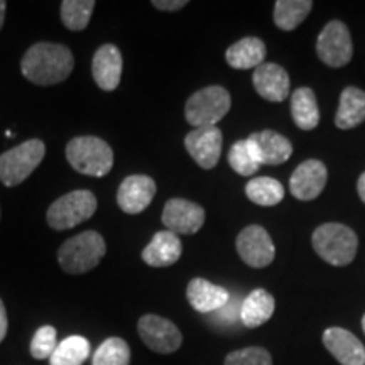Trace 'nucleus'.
I'll list each match as a JSON object with an SVG mask.
<instances>
[{
	"instance_id": "nucleus-1",
	"label": "nucleus",
	"mask_w": 365,
	"mask_h": 365,
	"mask_svg": "<svg viewBox=\"0 0 365 365\" xmlns=\"http://www.w3.org/2000/svg\"><path fill=\"white\" fill-rule=\"evenodd\" d=\"M75 68L70 48L58 43H36L21 61V71L31 83L49 86L65 81Z\"/></svg>"
},
{
	"instance_id": "nucleus-2",
	"label": "nucleus",
	"mask_w": 365,
	"mask_h": 365,
	"mask_svg": "<svg viewBox=\"0 0 365 365\" xmlns=\"http://www.w3.org/2000/svg\"><path fill=\"white\" fill-rule=\"evenodd\" d=\"M312 244L323 261L344 267L352 264L357 255L359 237L344 223H323L313 232Z\"/></svg>"
},
{
	"instance_id": "nucleus-3",
	"label": "nucleus",
	"mask_w": 365,
	"mask_h": 365,
	"mask_svg": "<svg viewBox=\"0 0 365 365\" xmlns=\"http://www.w3.org/2000/svg\"><path fill=\"white\" fill-rule=\"evenodd\" d=\"M105 252L107 244L103 237L95 230H86L63 242L58 250V262L65 272L78 276L97 267Z\"/></svg>"
},
{
	"instance_id": "nucleus-4",
	"label": "nucleus",
	"mask_w": 365,
	"mask_h": 365,
	"mask_svg": "<svg viewBox=\"0 0 365 365\" xmlns=\"http://www.w3.org/2000/svg\"><path fill=\"white\" fill-rule=\"evenodd\" d=\"M66 159L81 175L102 178L112 170L113 150L100 137L80 135L66 144Z\"/></svg>"
},
{
	"instance_id": "nucleus-5",
	"label": "nucleus",
	"mask_w": 365,
	"mask_h": 365,
	"mask_svg": "<svg viewBox=\"0 0 365 365\" xmlns=\"http://www.w3.org/2000/svg\"><path fill=\"white\" fill-rule=\"evenodd\" d=\"M232 98L223 86L212 85L195 91L185 105V117L195 129L217 127L218 122L230 112Z\"/></svg>"
},
{
	"instance_id": "nucleus-6",
	"label": "nucleus",
	"mask_w": 365,
	"mask_h": 365,
	"mask_svg": "<svg viewBox=\"0 0 365 365\" xmlns=\"http://www.w3.org/2000/svg\"><path fill=\"white\" fill-rule=\"evenodd\" d=\"M46 145L41 139H29L26 143L0 154V181L12 188L21 185L33 175L44 159Z\"/></svg>"
},
{
	"instance_id": "nucleus-7",
	"label": "nucleus",
	"mask_w": 365,
	"mask_h": 365,
	"mask_svg": "<svg viewBox=\"0 0 365 365\" xmlns=\"http://www.w3.org/2000/svg\"><path fill=\"white\" fill-rule=\"evenodd\" d=\"M97 196L88 190H76L66 193L54 202L46 213L48 225L54 230H68L95 215Z\"/></svg>"
},
{
	"instance_id": "nucleus-8",
	"label": "nucleus",
	"mask_w": 365,
	"mask_h": 365,
	"mask_svg": "<svg viewBox=\"0 0 365 365\" xmlns=\"http://www.w3.org/2000/svg\"><path fill=\"white\" fill-rule=\"evenodd\" d=\"M318 58L330 68H341L352 59V36L341 21H330L323 27L317 41Z\"/></svg>"
},
{
	"instance_id": "nucleus-9",
	"label": "nucleus",
	"mask_w": 365,
	"mask_h": 365,
	"mask_svg": "<svg viewBox=\"0 0 365 365\" xmlns=\"http://www.w3.org/2000/svg\"><path fill=\"white\" fill-rule=\"evenodd\" d=\"M140 340L149 350L156 354H173L180 350L182 335L171 319L158 317V314H144L137 323Z\"/></svg>"
},
{
	"instance_id": "nucleus-10",
	"label": "nucleus",
	"mask_w": 365,
	"mask_h": 365,
	"mask_svg": "<svg viewBox=\"0 0 365 365\" xmlns=\"http://www.w3.org/2000/svg\"><path fill=\"white\" fill-rule=\"evenodd\" d=\"M237 252L247 266L262 269L276 257V247L269 232L261 225H249L240 232L235 242Z\"/></svg>"
},
{
	"instance_id": "nucleus-11",
	"label": "nucleus",
	"mask_w": 365,
	"mask_h": 365,
	"mask_svg": "<svg viewBox=\"0 0 365 365\" xmlns=\"http://www.w3.org/2000/svg\"><path fill=\"white\" fill-rule=\"evenodd\" d=\"M163 223L176 235L196 234L205 223V210L190 200L171 198L164 205Z\"/></svg>"
},
{
	"instance_id": "nucleus-12",
	"label": "nucleus",
	"mask_w": 365,
	"mask_h": 365,
	"mask_svg": "<svg viewBox=\"0 0 365 365\" xmlns=\"http://www.w3.org/2000/svg\"><path fill=\"white\" fill-rule=\"evenodd\" d=\"M223 134L217 127L193 129L185 137V148L203 170H213L220 161Z\"/></svg>"
},
{
	"instance_id": "nucleus-13",
	"label": "nucleus",
	"mask_w": 365,
	"mask_h": 365,
	"mask_svg": "<svg viewBox=\"0 0 365 365\" xmlns=\"http://www.w3.org/2000/svg\"><path fill=\"white\" fill-rule=\"evenodd\" d=\"M328 180L327 166L318 159H308L293 171L289 180V191L296 200L312 202L325 190Z\"/></svg>"
},
{
	"instance_id": "nucleus-14",
	"label": "nucleus",
	"mask_w": 365,
	"mask_h": 365,
	"mask_svg": "<svg viewBox=\"0 0 365 365\" xmlns=\"http://www.w3.org/2000/svg\"><path fill=\"white\" fill-rule=\"evenodd\" d=\"M156 195V182L150 176L132 175L120 182L117 191V205L129 215L143 213Z\"/></svg>"
},
{
	"instance_id": "nucleus-15",
	"label": "nucleus",
	"mask_w": 365,
	"mask_h": 365,
	"mask_svg": "<svg viewBox=\"0 0 365 365\" xmlns=\"http://www.w3.org/2000/svg\"><path fill=\"white\" fill-rule=\"evenodd\" d=\"M323 345L341 365H365V346L354 333L340 327L323 331Z\"/></svg>"
},
{
	"instance_id": "nucleus-16",
	"label": "nucleus",
	"mask_w": 365,
	"mask_h": 365,
	"mask_svg": "<svg viewBox=\"0 0 365 365\" xmlns=\"http://www.w3.org/2000/svg\"><path fill=\"white\" fill-rule=\"evenodd\" d=\"M254 88L267 102L279 103L289 97V75L276 63H262L252 75Z\"/></svg>"
},
{
	"instance_id": "nucleus-17",
	"label": "nucleus",
	"mask_w": 365,
	"mask_h": 365,
	"mask_svg": "<svg viewBox=\"0 0 365 365\" xmlns=\"http://www.w3.org/2000/svg\"><path fill=\"white\" fill-rule=\"evenodd\" d=\"M122 68H124L122 53L113 44L100 46L91 61L95 83L103 91H113L117 88L122 78Z\"/></svg>"
},
{
	"instance_id": "nucleus-18",
	"label": "nucleus",
	"mask_w": 365,
	"mask_h": 365,
	"mask_svg": "<svg viewBox=\"0 0 365 365\" xmlns=\"http://www.w3.org/2000/svg\"><path fill=\"white\" fill-rule=\"evenodd\" d=\"M186 298L195 312L212 314L230 301V293L225 287L213 284L203 277H195L186 287Z\"/></svg>"
},
{
	"instance_id": "nucleus-19",
	"label": "nucleus",
	"mask_w": 365,
	"mask_h": 365,
	"mask_svg": "<svg viewBox=\"0 0 365 365\" xmlns=\"http://www.w3.org/2000/svg\"><path fill=\"white\" fill-rule=\"evenodd\" d=\"M182 244L180 237L170 230L154 234L153 240L143 250V261L150 267H170L180 261Z\"/></svg>"
},
{
	"instance_id": "nucleus-20",
	"label": "nucleus",
	"mask_w": 365,
	"mask_h": 365,
	"mask_svg": "<svg viewBox=\"0 0 365 365\" xmlns=\"http://www.w3.org/2000/svg\"><path fill=\"white\" fill-rule=\"evenodd\" d=\"M274 309H276L274 296L259 287L250 291L240 303V322L247 328H257L271 319Z\"/></svg>"
},
{
	"instance_id": "nucleus-21",
	"label": "nucleus",
	"mask_w": 365,
	"mask_h": 365,
	"mask_svg": "<svg viewBox=\"0 0 365 365\" xmlns=\"http://www.w3.org/2000/svg\"><path fill=\"white\" fill-rule=\"evenodd\" d=\"M257 145L259 154H261V163L267 166H279L284 164L293 154V144L284 135L276 130H262L254 132L249 135Z\"/></svg>"
},
{
	"instance_id": "nucleus-22",
	"label": "nucleus",
	"mask_w": 365,
	"mask_h": 365,
	"mask_svg": "<svg viewBox=\"0 0 365 365\" xmlns=\"http://www.w3.org/2000/svg\"><path fill=\"white\" fill-rule=\"evenodd\" d=\"M267 49L262 39L259 38H244L237 41L227 49L225 59L227 65L235 70H250V68L261 66L266 59Z\"/></svg>"
},
{
	"instance_id": "nucleus-23",
	"label": "nucleus",
	"mask_w": 365,
	"mask_h": 365,
	"mask_svg": "<svg viewBox=\"0 0 365 365\" xmlns=\"http://www.w3.org/2000/svg\"><path fill=\"white\" fill-rule=\"evenodd\" d=\"M365 120V91L357 86H346L340 95V105L335 115V125L350 130Z\"/></svg>"
},
{
	"instance_id": "nucleus-24",
	"label": "nucleus",
	"mask_w": 365,
	"mask_h": 365,
	"mask_svg": "<svg viewBox=\"0 0 365 365\" xmlns=\"http://www.w3.org/2000/svg\"><path fill=\"white\" fill-rule=\"evenodd\" d=\"M291 115L301 130H313L319 124L317 95L308 86H301L291 95Z\"/></svg>"
},
{
	"instance_id": "nucleus-25",
	"label": "nucleus",
	"mask_w": 365,
	"mask_h": 365,
	"mask_svg": "<svg viewBox=\"0 0 365 365\" xmlns=\"http://www.w3.org/2000/svg\"><path fill=\"white\" fill-rule=\"evenodd\" d=\"M228 164L240 176H252L259 171V168L262 166L261 154L250 137L245 140H237L232 145L228 150Z\"/></svg>"
},
{
	"instance_id": "nucleus-26",
	"label": "nucleus",
	"mask_w": 365,
	"mask_h": 365,
	"mask_svg": "<svg viewBox=\"0 0 365 365\" xmlns=\"http://www.w3.org/2000/svg\"><path fill=\"white\" fill-rule=\"evenodd\" d=\"M312 0H277L274 4V22L282 31H294L312 12Z\"/></svg>"
},
{
	"instance_id": "nucleus-27",
	"label": "nucleus",
	"mask_w": 365,
	"mask_h": 365,
	"mask_svg": "<svg viewBox=\"0 0 365 365\" xmlns=\"http://www.w3.org/2000/svg\"><path fill=\"white\" fill-rule=\"evenodd\" d=\"M245 195L259 207H276L284 198V188L277 180L267 176L254 178L245 186Z\"/></svg>"
},
{
	"instance_id": "nucleus-28",
	"label": "nucleus",
	"mask_w": 365,
	"mask_h": 365,
	"mask_svg": "<svg viewBox=\"0 0 365 365\" xmlns=\"http://www.w3.org/2000/svg\"><path fill=\"white\" fill-rule=\"evenodd\" d=\"M90 357V341L81 335H71L58 344L49 365H83Z\"/></svg>"
},
{
	"instance_id": "nucleus-29",
	"label": "nucleus",
	"mask_w": 365,
	"mask_h": 365,
	"mask_svg": "<svg viewBox=\"0 0 365 365\" xmlns=\"http://www.w3.org/2000/svg\"><path fill=\"white\" fill-rule=\"evenodd\" d=\"M130 346L120 336H110L95 350L91 365H130Z\"/></svg>"
},
{
	"instance_id": "nucleus-30",
	"label": "nucleus",
	"mask_w": 365,
	"mask_h": 365,
	"mask_svg": "<svg viewBox=\"0 0 365 365\" xmlns=\"http://www.w3.org/2000/svg\"><path fill=\"white\" fill-rule=\"evenodd\" d=\"M93 0H65L61 2V21L66 29L83 31L91 19Z\"/></svg>"
},
{
	"instance_id": "nucleus-31",
	"label": "nucleus",
	"mask_w": 365,
	"mask_h": 365,
	"mask_svg": "<svg viewBox=\"0 0 365 365\" xmlns=\"http://www.w3.org/2000/svg\"><path fill=\"white\" fill-rule=\"evenodd\" d=\"M56 346V330H54V327L51 325H44L34 333L33 340H31L29 350L31 355H33L36 360H44L51 357Z\"/></svg>"
},
{
	"instance_id": "nucleus-32",
	"label": "nucleus",
	"mask_w": 365,
	"mask_h": 365,
	"mask_svg": "<svg viewBox=\"0 0 365 365\" xmlns=\"http://www.w3.org/2000/svg\"><path fill=\"white\" fill-rule=\"evenodd\" d=\"M223 365H272V357L264 346H247L228 354Z\"/></svg>"
},
{
	"instance_id": "nucleus-33",
	"label": "nucleus",
	"mask_w": 365,
	"mask_h": 365,
	"mask_svg": "<svg viewBox=\"0 0 365 365\" xmlns=\"http://www.w3.org/2000/svg\"><path fill=\"white\" fill-rule=\"evenodd\" d=\"M234 309H235V307L234 304H230V301H228L225 307L218 309V312L210 314L208 319L218 327H230V325H234V322H235Z\"/></svg>"
},
{
	"instance_id": "nucleus-34",
	"label": "nucleus",
	"mask_w": 365,
	"mask_h": 365,
	"mask_svg": "<svg viewBox=\"0 0 365 365\" xmlns=\"http://www.w3.org/2000/svg\"><path fill=\"white\" fill-rule=\"evenodd\" d=\"M153 6L163 12H176L188 6L186 0H153Z\"/></svg>"
},
{
	"instance_id": "nucleus-35",
	"label": "nucleus",
	"mask_w": 365,
	"mask_h": 365,
	"mask_svg": "<svg viewBox=\"0 0 365 365\" xmlns=\"http://www.w3.org/2000/svg\"><path fill=\"white\" fill-rule=\"evenodd\" d=\"M9 330V318H7V309L4 301L0 299V344H2L4 339H6Z\"/></svg>"
},
{
	"instance_id": "nucleus-36",
	"label": "nucleus",
	"mask_w": 365,
	"mask_h": 365,
	"mask_svg": "<svg viewBox=\"0 0 365 365\" xmlns=\"http://www.w3.org/2000/svg\"><path fill=\"white\" fill-rule=\"evenodd\" d=\"M357 191H359L360 200H362V202L365 203V173H362V175H360V178H359Z\"/></svg>"
},
{
	"instance_id": "nucleus-37",
	"label": "nucleus",
	"mask_w": 365,
	"mask_h": 365,
	"mask_svg": "<svg viewBox=\"0 0 365 365\" xmlns=\"http://www.w3.org/2000/svg\"><path fill=\"white\" fill-rule=\"evenodd\" d=\"M6 11H7V2L0 0V29L4 27V21H6Z\"/></svg>"
},
{
	"instance_id": "nucleus-38",
	"label": "nucleus",
	"mask_w": 365,
	"mask_h": 365,
	"mask_svg": "<svg viewBox=\"0 0 365 365\" xmlns=\"http://www.w3.org/2000/svg\"><path fill=\"white\" fill-rule=\"evenodd\" d=\"M362 328H364V333H365V314L362 317Z\"/></svg>"
},
{
	"instance_id": "nucleus-39",
	"label": "nucleus",
	"mask_w": 365,
	"mask_h": 365,
	"mask_svg": "<svg viewBox=\"0 0 365 365\" xmlns=\"http://www.w3.org/2000/svg\"><path fill=\"white\" fill-rule=\"evenodd\" d=\"M0 217H2V212H0Z\"/></svg>"
}]
</instances>
